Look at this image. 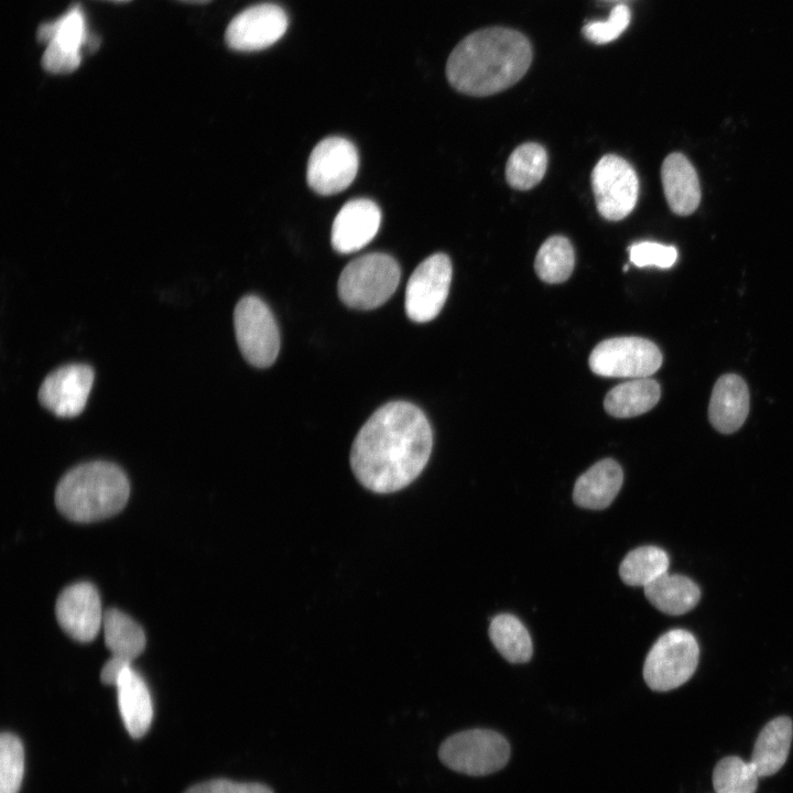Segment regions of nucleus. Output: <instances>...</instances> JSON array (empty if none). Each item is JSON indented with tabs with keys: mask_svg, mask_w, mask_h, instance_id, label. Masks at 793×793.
<instances>
[{
	"mask_svg": "<svg viewBox=\"0 0 793 793\" xmlns=\"http://www.w3.org/2000/svg\"><path fill=\"white\" fill-rule=\"evenodd\" d=\"M433 434L425 414L405 401L379 408L358 432L350 466L358 481L378 493L409 486L425 468Z\"/></svg>",
	"mask_w": 793,
	"mask_h": 793,
	"instance_id": "obj_1",
	"label": "nucleus"
},
{
	"mask_svg": "<svg viewBox=\"0 0 793 793\" xmlns=\"http://www.w3.org/2000/svg\"><path fill=\"white\" fill-rule=\"evenodd\" d=\"M525 35L507 28H487L463 39L446 64L448 83L459 93L489 96L519 82L532 62Z\"/></svg>",
	"mask_w": 793,
	"mask_h": 793,
	"instance_id": "obj_2",
	"label": "nucleus"
},
{
	"mask_svg": "<svg viewBox=\"0 0 793 793\" xmlns=\"http://www.w3.org/2000/svg\"><path fill=\"white\" fill-rule=\"evenodd\" d=\"M130 484L117 465L95 460L67 471L55 489L58 511L75 522H94L118 513L126 506Z\"/></svg>",
	"mask_w": 793,
	"mask_h": 793,
	"instance_id": "obj_3",
	"label": "nucleus"
},
{
	"mask_svg": "<svg viewBox=\"0 0 793 793\" xmlns=\"http://www.w3.org/2000/svg\"><path fill=\"white\" fill-rule=\"evenodd\" d=\"M401 278L398 262L389 254L372 252L350 261L338 279L341 302L350 308L373 309L384 304Z\"/></svg>",
	"mask_w": 793,
	"mask_h": 793,
	"instance_id": "obj_4",
	"label": "nucleus"
},
{
	"mask_svg": "<svg viewBox=\"0 0 793 793\" xmlns=\"http://www.w3.org/2000/svg\"><path fill=\"white\" fill-rule=\"evenodd\" d=\"M438 757L456 772L481 776L495 773L508 763L510 746L495 730L469 729L448 737L441 745Z\"/></svg>",
	"mask_w": 793,
	"mask_h": 793,
	"instance_id": "obj_5",
	"label": "nucleus"
},
{
	"mask_svg": "<svg viewBox=\"0 0 793 793\" xmlns=\"http://www.w3.org/2000/svg\"><path fill=\"white\" fill-rule=\"evenodd\" d=\"M698 656L699 648L691 632L670 630L650 649L643 665L644 681L656 692L674 689L692 677Z\"/></svg>",
	"mask_w": 793,
	"mask_h": 793,
	"instance_id": "obj_6",
	"label": "nucleus"
},
{
	"mask_svg": "<svg viewBox=\"0 0 793 793\" xmlns=\"http://www.w3.org/2000/svg\"><path fill=\"white\" fill-rule=\"evenodd\" d=\"M233 326L243 358L257 368L274 363L280 351L278 324L268 305L258 296L247 295L236 305Z\"/></svg>",
	"mask_w": 793,
	"mask_h": 793,
	"instance_id": "obj_7",
	"label": "nucleus"
},
{
	"mask_svg": "<svg viewBox=\"0 0 793 793\" xmlns=\"http://www.w3.org/2000/svg\"><path fill=\"white\" fill-rule=\"evenodd\" d=\"M659 347L641 337H616L599 343L589 356L590 370L601 377L648 378L662 365Z\"/></svg>",
	"mask_w": 793,
	"mask_h": 793,
	"instance_id": "obj_8",
	"label": "nucleus"
},
{
	"mask_svg": "<svg viewBox=\"0 0 793 793\" xmlns=\"http://www.w3.org/2000/svg\"><path fill=\"white\" fill-rule=\"evenodd\" d=\"M596 207L607 220H621L634 208L639 180L632 165L616 154H606L591 172Z\"/></svg>",
	"mask_w": 793,
	"mask_h": 793,
	"instance_id": "obj_9",
	"label": "nucleus"
},
{
	"mask_svg": "<svg viewBox=\"0 0 793 793\" xmlns=\"http://www.w3.org/2000/svg\"><path fill=\"white\" fill-rule=\"evenodd\" d=\"M452 262L445 253L423 260L411 274L405 290V313L415 323L434 319L448 296Z\"/></svg>",
	"mask_w": 793,
	"mask_h": 793,
	"instance_id": "obj_10",
	"label": "nucleus"
},
{
	"mask_svg": "<svg viewBox=\"0 0 793 793\" xmlns=\"http://www.w3.org/2000/svg\"><path fill=\"white\" fill-rule=\"evenodd\" d=\"M358 166L359 156L354 143L341 137H328L321 140L311 152L307 183L317 194H337L352 183Z\"/></svg>",
	"mask_w": 793,
	"mask_h": 793,
	"instance_id": "obj_11",
	"label": "nucleus"
},
{
	"mask_svg": "<svg viewBox=\"0 0 793 793\" xmlns=\"http://www.w3.org/2000/svg\"><path fill=\"white\" fill-rule=\"evenodd\" d=\"M286 12L275 3H259L238 13L228 24L225 42L231 50L253 52L276 43L286 32Z\"/></svg>",
	"mask_w": 793,
	"mask_h": 793,
	"instance_id": "obj_12",
	"label": "nucleus"
},
{
	"mask_svg": "<svg viewBox=\"0 0 793 793\" xmlns=\"http://www.w3.org/2000/svg\"><path fill=\"white\" fill-rule=\"evenodd\" d=\"M90 366L72 363L57 368L43 380L39 401L59 417H73L83 412L94 383Z\"/></svg>",
	"mask_w": 793,
	"mask_h": 793,
	"instance_id": "obj_13",
	"label": "nucleus"
},
{
	"mask_svg": "<svg viewBox=\"0 0 793 793\" xmlns=\"http://www.w3.org/2000/svg\"><path fill=\"white\" fill-rule=\"evenodd\" d=\"M55 613L59 627L74 640L89 642L102 626L100 597L90 583L73 584L58 595Z\"/></svg>",
	"mask_w": 793,
	"mask_h": 793,
	"instance_id": "obj_14",
	"label": "nucleus"
},
{
	"mask_svg": "<svg viewBox=\"0 0 793 793\" xmlns=\"http://www.w3.org/2000/svg\"><path fill=\"white\" fill-rule=\"evenodd\" d=\"M381 222L378 205L368 198L348 200L336 215L330 240L339 253L362 249L377 235Z\"/></svg>",
	"mask_w": 793,
	"mask_h": 793,
	"instance_id": "obj_15",
	"label": "nucleus"
},
{
	"mask_svg": "<svg viewBox=\"0 0 793 793\" xmlns=\"http://www.w3.org/2000/svg\"><path fill=\"white\" fill-rule=\"evenodd\" d=\"M748 412L749 391L743 379L732 373L721 376L710 397L708 416L711 425L720 433H734L742 426Z\"/></svg>",
	"mask_w": 793,
	"mask_h": 793,
	"instance_id": "obj_16",
	"label": "nucleus"
},
{
	"mask_svg": "<svg viewBox=\"0 0 793 793\" xmlns=\"http://www.w3.org/2000/svg\"><path fill=\"white\" fill-rule=\"evenodd\" d=\"M661 180L666 202L673 213L687 216L698 207V177L685 155L677 152L667 155L662 163Z\"/></svg>",
	"mask_w": 793,
	"mask_h": 793,
	"instance_id": "obj_17",
	"label": "nucleus"
},
{
	"mask_svg": "<svg viewBox=\"0 0 793 793\" xmlns=\"http://www.w3.org/2000/svg\"><path fill=\"white\" fill-rule=\"evenodd\" d=\"M622 481L623 472L619 464L610 458L602 459L576 480L574 502L585 509H605L617 497Z\"/></svg>",
	"mask_w": 793,
	"mask_h": 793,
	"instance_id": "obj_18",
	"label": "nucleus"
},
{
	"mask_svg": "<svg viewBox=\"0 0 793 793\" xmlns=\"http://www.w3.org/2000/svg\"><path fill=\"white\" fill-rule=\"evenodd\" d=\"M116 687L118 707L126 729L133 738L142 737L150 728L153 717L152 699L144 680L129 666Z\"/></svg>",
	"mask_w": 793,
	"mask_h": 793,
	"instance_id": "obj_19",
	"label": "nucleus"
},
{
	"mask_svg": "<svg viewBox=\"0 0 793 793\" xmlns=\"http://www.w3.org/2000/svg\"><path fill=\"white\" fill-rule=\"evenodd\" d=\"M793 738V724L786 716L770 720L760 731L750 762L759 778L775 774L786 762Z\"/></svg>",
	"mask_w": 793,
	"mask_h": 793,
	"instance_id": "obj_20",
	"label": "nucleus"
},
{
	"mask_svg": "<svg viewBox=\"0 0 793 793\" xmlns=\"http://www.w3.org/2000/svg\"><path fill=\"white\" fill-rule=\"evenodd\" d=\"M644 595L658 610L678 616L698 604L700 590L691 578L665 573L644 587Z\"/></svg>",
	"mask_w": 793,
	"mask_h": 793,
	"instance_id": "obj_21",
	"label": "nucleus"
},
{
	"mask_svg": "<svg viewBox=\"0 0 793 793\" xmlns=\"http://www.w3.org/2000/svg\"><path fill=\"white\" fill-rule=\"evenodd\" d=\"M660 384L649 378H639L612 388L604 406L615 417H633L650 411L660 400Z\"/></svg>",
	"mask_w": 793,
	"mask_h": 793,
	"instance_id": "obj_22",
	"label": "nucleus"
},
{
	"mask_svg": "<svg viewBox=\"0 0 793 793\" xmlns=\"http://www.w3.org/2000/svg\"><path fill=\"white\" fill-rule=\"evenodd\" d=\"M105 643L112 656L132 662L145 648L142 628L128 615L110 608L104 612Z\"/></svg>",
	"mask_w": 793,
	"mask_h": 793,
	"instance_id": "obj_23",
	"label": "nucleus"
},
{
	"mask_svg": "<svg viewBox=\"0 0 793 793\" xmlns=\"http://www.w3.org/2000/svg\"><path fill=\"white\" fill-rule=\"evenodd\" d=\"M89 35L85 15L78 4L72 6L58 19L42 23L36 31L40 43L53 44L64 51L77 54H82Z\"/></svg>",
	"mask_w": 793,
	"mask_h": 793,
	"instance_id": "obj_24",
	"label": "nucleus"
},
{
	"mask_svg": "<svg viewBox=\"0 0 793 793\" xmlns=\"http://www.w3.org/2000/svg\"><path fill=\"white\" fill-rule=\"evenodd\" d=\"M489 637L499 653L511 663H524L532 656L530 633L513 615L496 616L489 626Z\"/></svg>",
	"mask_w": 793,
	"mask_h": 793,
	"instance_id": "obj_25",
	"label": "nucleus"
},
{
	"mask_svg": "<svg viewBox=\"0 0 793 793\" xmlns=\"http://www.w3.org/2000/svg\"><path fill=\"white\" fill-rule=\"evenodd\" d=\"M546 167V150L535 142L523 143L515 148L508 159L507 183L514 189H531L542 181Z\"/></svg>",
	"mask_w": 793,
	"mask_h": 793,
	"instance_id": "obj_26",
	"label": "nucleus"
},
{
	"mask_svg": "<svg viewBox=\"0 0 793 793\" xmlns=\"http://www.w3.org/2000/svg\"><path fill=\"white\" fill-rule=\"evenodd\" d=\"M669 565V555L664 550L645 545L630 551L624 556L619 567V574L624 584L644 588L667 573Z\"/></svg>",
	"mask_w": 793,
	"mask_h": 793,
	"instance_id": "obj_27",
	"label": "nucleus"
},
{
	"mask_svg": "<svg viewBox=\"0 0 793 793\" xmlns=\"http://www.w3.org/2000/svg\"><path fill=\"white\" fill-rule=\"evenodd\" d=\"M574 264L575 253L571 241L564 236H552L540 247L534 269L542 281L554 284L565 282Z\"/></svg>",
	"mask_w": 793,
	"mask_h": 793,
	"instance_id": "obj_28",
	"label": "nucleus"
},
{
	"mask_svg": "<svg viewBox=\"0 0 793 793\" xmlns=\"http://www.w3.org/2000/svg\"><path fill=\"white\" fill-rule=\"evenodd\" d=\"M759 775L750 761L728 756L717 762L713 771L716 793H754Z\"/></svg>",
	"mask_w": 793,
	"mask_h": 793,
	"instance_id": "obj_29",
	"label": "nucleus"
},
{
	"mask_svg": "<svg viewBox=\"0 0 793 793\" xmlns=\"http://www.w3.org/2000/svg\"><path fill=\"white\" fill-rule=\"evenodd\" d=\"M24 774V748L11 732L0 737V793H18Z\"/></svg>",
	"mask_w": 793,
	"mask_h": 793,
	"instance_id": "obj_30",
	"label": "nucleus"
},
{
	"mask_svg": "<svg viewBox=\"0 0 793 793\" xmlns=\"http://www.w3.org/2000/svg\"><path fill=\"white\" fill-rule=\"evenodd\" d=\"M631 13L626 4L615 7L606 21L589 22L583 29L584 36L593 43L606 44L618 39L628 28Z\"/></svg>",
	"mask_w": 793,
	"mask_h": 793,
	"instance_id": "obj_31",
	"label": "nucleus"
},
{
	"mask_svg": "<svg viewBox=\"0 0 793 793\" xmlns=\"http://www.w3.org/2000/svg\"><path fill=\"white\" fill-rule=\"evenodd\" d=\"M629 256L630 261L639 268L654 265L667 269L676 262L677 250L673 246L642 241L629 248Z\"/></svg>",
	"mask_w": 793,
	"mask_h": 793,
	"instance_id": "obj_32",
	"label": "nucleus"
},
{
	"mask_svg": "<svg viewBox=\"0 0 793 793\" xmlns=\"http://www.w3.org/2000/svg\"><path fill=\"white\" fill-rule=\"evenodd\" d=\"M184 793H273V791L261 783H245L227 779H215L193 785Z\"/></svg>",
	"mask_w": 793,
	"mask_h": 793,
	"instance_id": "obj_33",
	"label": "nucleus"
},
{
	"mask_svg": "<svg viewBox=\"0 0 793 793\" xmlns=\"http://www.w3.org/2000/svg\"><path fill=\"white\" fill-rule=\"evenodd\" d=\"M82 61V54L64 51L55 45L47 44L42 55V66L50 73L66 74L74 72Z\"/></svg>",
	"mask_w": 793,
	"mask_h": 793,
	"instance_id": "obj_34",
	"label": "nucleus"
},
{
	"mask_svg": "<svg viewBox=\"0 0 793 793\" xmlns=\"http://www.w3.org/2000/svg\"><path fill=\"white\" fill-rule=\"evenodd\" d=\"M129 666H131L130 661L111 655L100 672V681L104 684L116 686L120 676Z\"/></svg>",
	"mask_w": 793,
	"mask_h": 793,
	"instance_id": "obj_35",
	"label": "nucleus"
},
{
	"mask_svg": "<svg viewBox=\"0 0 793 793\" xmlns=\"http://www.w3.org/2000/svg\"><path fill=\"white\" fill-rule=\"evenodd\" d=\"M180 1L187 2V3L202 4V3H207V2H209V1H211V0H180Z\"/></svg>",
	"mask_w": 793,
	"mask_h": 793,
	"instance_id": "obj_36",
	"label": "nucleus"
},
{
	"mask_svg": "<svg viewBox=\"0 0 793 793\" xmlns=\"http://www.w3.org/2000/svg\"><path fill=\"white\" fill-rule=\"evenodd\" d=\"M111 1H116V2H126V1H130V0H111Z\"/></svg>",
	"mask_w": 793,
	"mask_h": 793,
	"instance_id": "obj_37",
	"label": "nucleus"
}]
</instances>
